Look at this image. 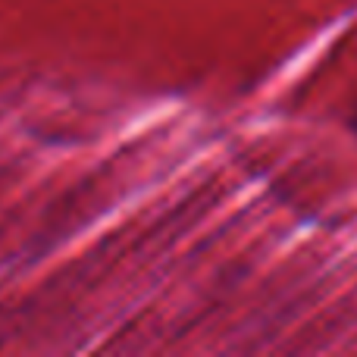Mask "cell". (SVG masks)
Listing matches in <instances>:
<instances>
[{
  "instance_id": "1",
  "label": "cell",
  "mask_w": 357,
  "mask_h": 357,
  "mask_svg": "<svg viewBox=\"0 0 357 357\" xmlns=\"http://www.w3.org/2000/svg\"><path fill=\"white\" fill-rule=\"evenodd\" d=\"M348 126H351V132L357 135V107H354V113H351V119H348Z\"/></svg>"
}]
</instances>
